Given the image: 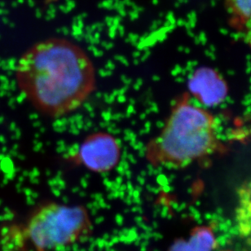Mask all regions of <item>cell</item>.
Masks as SVG:
<instances>
[{
    "mask_svg": "<svg viewBox=\"0 0 251 251\" xmlns=\"http://www.w3.org/2000/svg\"><path fill=\"white\" fill-rule=\"evenodd\" d=\"M220 145L215 116L183 97L172 106L159 133L148 143L145 157L153 167L181 169L214 154Z\"/></svg>",
    "mask_w": 251,
    "mask_h": 251,
    "instance_id": "7a4b0ae2",
    "label": "cell"
},
{
    "mask_svg": "<svg viewBox=\"0 0 251 251\" xmlns=\"http://www.w3.org/2000/svg\"><path fill=\"white\" fill-rule=\"evenodd\" d=\"M234 220L237 234L251 251V179L237 189Z\"/></svg>",
    "mask_w": 251,
    "mask_h": 251,
    "instance_id": "5b68a950",
    "label": "cell"
},
{
    "mask_svg": "<svg viewBox=\"0 0 251 251\" xmlns=\"http://www.w3.org/2000/svg\"><path fill=\"white\" fill-rule=\"evenodd\" d=\"M232 18L242 25H251V0H227Z\"/></svg>",
    "mask_w": 251,
    "mask_h": 251,
    "instance_id": "52a82bcc",
    "label": "cell"
},
{
    "mask_svg": "<svg viewBox=\"0 0 251 251\" xmlns=\"http://www.w3.org/2000/svg\"><path fill=\"white\" fill-rule=\"evenodd\" d=\"M119 138L108 131H95L85 137L68 159L97 174H106L119 166L122 157Z\"/></svg>",
    "mask_w": 251,
    "mask_h": 251,
    "instance_id": "277c9868",
    "label": "cell"
},
{
    "mask_svg": "<svg viewBox=\"0 0 251 251\" xmlns=\"http://www.w3.org/2000/svg\"><path fill=\"white\" fill-rule=\"evenodd\" d=\"M15 73L20 91L32 106L53 119L81 108L97 87L92 59L64 38L34 44L20 57Z\"/></svg>",
    "mask_w": 251,
    "mask_h": 251,
    "instance_id": "6da1fadb",
    "label": "cell"
},
{
    "mask_svg": "<svg viewBox=\"0 0 251 251\" xmlns=\"http://www.w3.org/2000/svg\"><path fill=\"white\" fill-rule=\"evenodd\" d=\"M92 228L91 217L84 206L51 201L34 210L25 232L35 251H51L78 242Z\"/></svg>",
    "mask_w": 251,
    "mask_h": 251,
    "instance_id": "3957f363",
    "label": "cell"
},
{
    "mask_svg": "<svg viewBox=\"0 0 251 251\" xmlns=\"http://www.w3.org/2000/svg\"></svg>",
    "mask_w": 251,
    "mask_h": 251,
    "instance_id": "ba28073f",
    "label": "cell"
},
{
    "mask_svg": "<svg viewBox=\"0 0 251 251\" xmlns=\"http://www.w3.org/2000/svg\"><path fill=\"white\" fill-rule=\"evenodd\" d=\"M216 237L209 227H198L187 239L177 240L169 251H213L216 247Z\"/></svg>",
    "mask_w": 251,
    "mask_h": 251,
    "instance_id": "8992f818",
    "label": "cell"
}]
</instances>
